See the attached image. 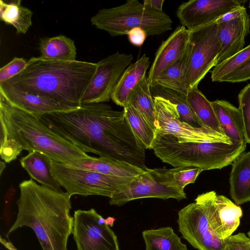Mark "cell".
Listing matches in <instances>:
<instances>
[{"label":"cell","mask_w":250,"mask_h":250,"mask_svg":"<svg viewBox=\"0 0 250 250\" xmlns=\"http://www.w3.org/2000/svg\"><path fill=\"white\" fill-rule=\"evenodd\" d=\"M40 119L83 151L125 162L146 171L145 147L137 138L125 111L103 103L81 104L50 113Z\"/></svg>","instance_id":"cell-1"},{"label":"cell","mask_w":250,"mask_h":250,"mask_svg":"<svg viewBox=\"0 0 250 250\" xmlns=\"http://www.w3.org/2000/svg\"><path fill=\"white\" fill-rule=\"evenodd\" d=\"M0 155L6 163L23 150L35 151L64 164L91 156L55 132L40 119L11 104L0 93Z\"/></svg>","instance_id":"cell-2"},{"label":"cell","mask_w":250,"mask_h":250,"mask_svg":"<svg viewBox=\"0 0 250 250\" xmlns=\"http://www.w3.org/2000/svg\"><path fill=\"white\" fill-rule=\"evenodd\" d=\"M16 220L7 233L28 227L35 232L42 250H67L73 218L70 215L71 196L39 185L33 179L19 185Z\"/></svg>","instance_id":"cell-3"},{"label":"cell","mask_w":250,"mask_h":250,"mask_svg":"<svg viewBox=\"0 0 250 250\" xmlns=\"http://www.w3.org/2000/svg\"><path fill=\"white\" fill-rule=\"evenodd\" d=\"M96 67L97 63L91 62L32 57L21 72L0 84L52 99L73 109L81 105Z\"/></svg>","instance_id":"cell-4"},{"label":"cell","mask_w":250,"mask_h":250,"mask_svg":"<svg viewBox=\"0 0 250 250\" xmlns=\"http://www.w3.org/2000/svg\"><path fill=\"white\" fill-rule=\"evenodd\" d=\"M152 149L163 162L176 167L189 166L202 170L221 169L231 164L243 152L240 144L179 142L169 134L156 133Z\"/></svg>","instance_id":"cell-5"},{"label":"cell","mask_w":250,"mask_h":250,"mask_svg":"<svg viewBox=\"0 0 250 250\" xmlns=\"http://www.w3.org/2000/svg\"><path fill=\"white\" fill-rule=\"evenodd\" d=\"M90 21L97 28L107 32L112 37L127 35L136 27L145 30L147 36L159 35L171 30L172 23L170 17L163 11L155 10L137 0L101 9Z\"/></svg>","instance_id":"cell-6"},{"label":"cell","mask_w":250,"mask_h":250,"mask_svg":"<svg viewBox=\"0 0 250 250\" xmlns=\"http://www.w3.org/2000/svg\"><path fill=\"white\" fill-rule=\"evenodd\" d=\"M218 24L212 22L189 30L187 59L183 78L185 90L198 87L210 69L217 65L220 45Z\"/></svg>","instance_id":"cell-7"},{"label":"cell","mask_w":250,"mask_h":250,"mask_svg":"<svg viewBox=\"0 0 250 250\" xmlns=\"http://www.w3.org/2000/svg\"><path fill=\"white\" fill-rule=\"evenodd\" d=\"M52 172L61 187L71 196L100 195L109 197L133 178L102 174L78 168L51 160Z\"/></svg>","instance_id":"cell-8"},{"label":"cell","mask_w":250,"mask_h":250,"mask_svg":"<svg viewBox=\"0 0 250 250\" xmlns=\"http://www.w3.org/2000/svg\"><path fill=\"white\" fill-rule=\"evenodd\" d=\"M145 198H174L180 201L187 196L184 189L170 176L167 169L147 168L119 188L110 198L109 204L120 206L132 200Z\"/></svg>","instance_id":"cell-9"},{"label":"cell","mask_w":250,"mask_h":250,"mask_svg":"<svg viewBox=\"0 0 250 250\" xmlns=\"http://www.w3.org/2000/svg\"><path fill=\"white\" fill-rule=\"evenodd\" d=\"M72 233L77 250H120L116 235L94 208L75 211Z\"/></svg>","instance_id":"cell-10"},{"label":"cell","mask_w":250,"mask_h":250,"mask_svg":"<svg viewBox=\"0 0 250 250\" xmlns=\"http://www.w3.org/2000/svg\"><path fill=\"white\" fill-rule=\"evenodd\" d=\"M157 128L156 133L169 134L176 137L179 142H223L232 144L226 136L206 128H195L181 121L175 106L168 101L153 97Z\"/></svg>","instance_id":"cell-11"},{"label":"cell","mask_w":250,"mask_h":250,"mask_svg":"<svg viewBox=\"0 0 250 250\" xmlns=\"http://www.w3.org/2000/svg\"><path fill=\"white\" fill-rule=\"evenodd\" d=\"M133 59L132 54L117 51L97 62L95 73L81 98V104L109 101L120 77Z\"/></svg>","instance_id":"cell-12"},{"label":"cell","mask_w":250,"mask_h":250,"mask_svg":"<svg viewBox=\"0 0 250 250\" xmlns=\"http://www.w3.org/2000/svg\"><path fill=\"white\" fill-rule=\"evenodd\" d=\"M194 201L178 212L177 222L183 237L198 250H228L225 239L215 233L201 206Z\"/></svg>","instance_id":"cell-13"},{"label":"cell","mask_w":250,"mask_h":250,"mask_svg":"<svg viewBox=\"0 0 250 250\" xmlns=\"http://www.w3.org/2000/svg\"><path fill=\"white\" fill-rule=\"evenodd\" d=\"M195 200L201 206L209 225L220 238L230 236L238 227L242 210L225 196L217 195L211 191L199 195Z\"/></svg>","instance_id":"cell-14"},{"label":"cell","mask_w":250,"mask_h":250,"mask_svg":"<svg viewBox=\"0 0 250 250\" xmlns=\"http://www.w3.org/2000/svg\"><path fill=\"white\" fill-rule=\"evenodd\" d=\"M244 0H190L182 3L176 16L183 26L189 30L215 21L217 19L243 5Z\"/></svg>","instance_id":"cell-15"},{"label":"cell","mask_w":250,"mask_h":250,"mask_svg":"<svg viewBox=\"0 0 250 250\" xmlns=\"http://www.w3.org/2000/svg\"><path fill=\"white\" fill-rule=\"evenodd\" d=\"M189 30L179 26L158 49L148 73L147 80L151 87L160 74L178 60L187 50Z\"/></svg>","instance_id":"cell-16"},{"label":"cell","mask_w":250,"mask_h":250,"mask_svg":"<svg viewBox=\"0 0 250 250\" xmlns=\"http://www.w3.org/2000/svg\"><path fill=\"white\" fill-rule=\"evenodd\" d=\"M218 24L220 50L217 64L244 48L245 38L250 32V19L246 13L239 18Z\"/></svg>","instance_id":"cell-17"},{"label":"cell","mask_w":250,"mask_h":250,"mask_svg":"<svg viewBox=\"0 0 250 250\" xmlns=\"http://www.w3.org/2000/svg\"><path fill=\"white\" fill-rule=\"evenodd\" d=\"M0 93L13 105L39 119L46 114L70 110L52 99L1 84Z\"/></svg>","instance_id":"cell-18"},{"label":"cell","mask_w":250,"mask_h":250,"mask_svg":"<svg viewBox=\"0 0 250 250\" xmlns=\"http://www.w3.org/2000/svg\"><path fill=\"white\" fill-rule=\"evenodd\" d=\"M149 64V58L145 54L125 69L111 95L114 103L123 107L126 105L132 91L146 76Z\"/></svg>","instance_id":"cell-19"},{"label":"cell","mask_w":250,"mask_h":250,"mask_svg":"<svg viewBox=\"0 0 250 250\" xmlns=\"http://www.w3.org/2000/svg\"><path fill=\"white\" fill-rule=\"evenodd\" d=\"M230 195L236 205L250 201V151L243 152L232 163Z\"/></svg>","instance_id":"cell-20"},{"label":"cell","mask_w":250,"mask_h":250,"mask_svg":"<svg viewBox=\"0 0 250 250\" xmlns=\"http://www.w3.org/2000/svg\"><path fill=\"white\" fill-rule=\"evenodd\" d=\"M65 165L121 177L133 178L146 171L128 163L102 156H91L89 158Z\"/></svg>","instance_id":"cell-21"},{"label":"cell","mask_w":250,"mask_h":250,"mask_svg":"<svg viewBox=\"0 0 250 250\" xmlns=\"http://www.w3.org/2000/svg\"><path fill=\"white\" fill-rule=\"evenodd\" d=\"M211 102L225 135L232 144L246 142L242 116L239 108L225 100H216Z\"/></svg>","instance_id":"cell-22"},{"label":"cell","mask_w":250,"mask_h":250,"mask_svg":"<svg viewBox=\"0 0 250 250\" xmlns=\"http://www.w3.org/2000/svg\"><path fill=\"white\" fill-rule=\"evenodd\" d=\"M51 160L48 156L35 151H29L20 161L21 167L31 178L42 185L55 191L63 192L51 170Z\"/></svg>","instance_id":"cell-23"},{"label":"cell","mask_w":250,"mask_h":250,"mask_svg":"<svg viewBox=\"0 0 250 250\" xmlns=\"http://www.w3.org/2000/svg\"><path fill=\"white\" fill-rule=\"evenodd\" d=\"M187 98L190 107L204 127L225 136L212 102L207 99L198 87L188 89Z\"/></svg>","instance_id":"cell-24"},{"label":"cell","mask_w":250,"mask_h":250,"mask_svg":"<svg viewBox=\"0 0 250 250\" xmlns=\"http://www.w3.org/2000/svg\"><path fill=\"white\" fill-rule=\"evenodd\" d=\"M41 58L50 61H75L76 48L74 42L64 35L46 37L39 42Z\"/></svg>","instance_id":"cell-25"},{"label":"cell","mask_w":250,"mask_h":250,"mask_svg":"<svg viewBox=\"0 0 250 250\" xmlns=\"http://www.w3.org/2000/svg\"><path fill=\"white\" fill-rule=\"evenodd\" d=\"M150 90L153 97H161L172 104L175 106L181 121L195 128H205L190 107L187 95L158 85L150 87Z\"/></svg>","instance_id":"cell-26"},{"label":"cell","mask_w":250,"mask_h":250,"mask_svg":"<svg viewBox=\"0 0 250 250\" xmlns=\"http://www.w3.org/2000/svg\"><path fill=\"white\" fill-rule=\"evenodd\" d=\"M33 12L21 5V0L6 2L0 0V19L5 23L12 25L17 34H25L32 25Z\"/></svg>","instance_id":"cell-27"},{"label":"cell","mask_w":250,"mask_h":250,"mask_svg":"<svg viewBox=\"0 0 250 250\" xmlns=\"http://www.w3.org/2000/svg\"><path fill=\"white\" fill-rule=\"evenodd\" d=\"M128 102L139 112L156 131L157 121L154 101L146 76L132 91Z\"/></svg>","instance_id":"cell-28"},{"label":"cell","mask_w":250,"mask_h":250,"mask_svg":"<svg viewBox=\"0 0 250 250\" xmlns=\"http://www.w3.org/2000/svg\"><path fill=\"white\" fill-rule=\"evenodd\" d=\"M146 250H188L185 244L169 227L143 231Z\"/></svg>","instance_id":"cell-29"},{"label":"cell","mask_w":250,"mask_h":250,"mask_svg":"<svg viewBox=\"0 0 250 250\" xmlns=\"http://www.w3.org/2000/svg\"><path fill=\"white\" fill-rule=\"evenodd\" d=\"M124 110L135 135L146 149H152L156 131L129 102L124 107Z\"/></svg>","instance_id":"cell-30"},{"label":"cell","mask_w":250,"mask_h":250,"mask_svg":"<svg viewBox=\"0 0 250 250\" xmlns=\"http://www.w3.org/2000/svg\"><path fill=\"white\" fill-rule=\"evenodd\" d=\"M187 59V48L184 54L178 60L160 74L151 86L158 85L187 95V91L183 84Z\"/></svg>","instance_id":"cell-31"},{"label":"cell","mask_w":250,"mask_h":250,"mask_svg":"<svg viewBox=\"0 0 250 250\" xmlns=\"http://www.w3.org/2000/svg\"><path fill=\"white\" fill-rule=\"evenodd\" d=\"M250 61V44L233 56L221 62L211 72L213 82H224L231 73Z\"/></svg>","instance_id":"cell-32"},{"label":"cell","mask_w":250,"mask_h":250,"mask_svg":"<svg viewBox=\"0 0 250 250\" xmlns=\"http://www.w3.org/2000/svg\"><path fill=\"white\" fill-rule=\"evenodd\" d=\"M202 171L199 167L189 166L167 169V172L170 176L179 187L183 189L188 184L194 183Z\"/></svg>","instance_id":"cell-33"},{"label":"cell","mask_w":250,"mask_h":250,"mask_svg":"<svg viewBox=\"0 0 250 250\" xmlns=\"http://www.w3.org/2000/svg\"><path fill=\"white\" fill-rule=\"evenodd\" d=\"M238 99V108L243 124L245 141L246 143L250 144V83L240 91Z\"/></svg>","instance_id":"cell-34"},{"label":"cell","mask_w":250,"mask_h":250,"mask_svg":"<svg viewBox=\"0 0 250 250\" xmlns=\"http://www.w3.org/2000/svg\"><path fill=\"white\" fill-rule=\"evenodd\" d=\"M27 62L22 58L14 57L12 61L0 69V83H3L21 72Z\"/></svg>","instance_id":"cell-35"},{"label":"cell","mask_w":250,"mask_h":250,"mask_svg":"<svg viewBox=\"0 0 250 250\" xmlns=\"http://www.w3.org/2000/svg\"><path fill=\"white\" fill-rule=\"evenodd\" d=\"M228 250H249L250 238L244 233L231 235L225 239Z\"/></svg>","instance_id":"cell-36"},{"label":"cell","mask_w":250,"mask_h":250,"mask_svg":"<svg viewBox=\"0 0 250 250\" xmlns=\"http://www.w3.org/2000/svg\"><path fill=\"white\" fill-rule=\"evenodd\" d=\"M250 80V61L230 74L224 81L229 83H240Z\"/></svg>","instance_id":"cell-37"},{"label":"cell","mask_w":250,"mask_h":250,"mask_svg":"<svg viewBox=\"0 0 250 250\" xmlns=\"http://www.w3.org/2000/svg\"><path fill=\"white\" fill-rule=\"evenodd\" d=\"M128 40L134 45L141 46L146 40L147 34L140 27H136L129 30L127 34Z\"/></svg>","instance_id":"cell-38"},{"label":"cell","mask_w":250,"mask_h":250,"mask_svg":"<svg viewBox=\"0 0 250 250\" xmlns=\"http://www.w3.org/2000/svg\"><path fill=\"white\" fill-rule=\"evenodd\" d=\"M246 13V8L241 5L223 15L214 22L217 24L226 22L239 18Z\"/></svg>","instance_id":"cell-39"},{"label":"cell","mask_w":250,"mask_h":250,"mask_svg":"<svg viewBox=\"0 0 250 250\" xmlns=\"http://www.w3.org/2000/svg\"><path fill=\"white\" fill-rule=\"evenodd\" d=\"M165 0H145L143 3L146 5L153 9L163 11V5Z\"/></svg>","instance_id":"cell-40"},{"label":"cell","mask_w":250,"mask_h":250,"mask_svg":"<svg viewBox=\"0 0 250 250\" xmlns=\"http://www.w3.org/2000/svg\"><path fill=\"white\" fill-rule=\"evenodd\" d=\"M248 235L249 237L250 238V230L248 232Z\"/></svg>","instance_id":"cell-41"},{"label":"cell","mask_w":250,"mask_h":250,"mask_svg":"<svg viewBox=\"0 0 250 250\" xmlns=\"http://www.w3.org/2000/svg\"><path fill=\"white\" fill-rule=\"evenodd\" d=\"M249 8H250V1L249 2Z\"/></svg>","instance_id":"cell-42"},{"label":"cell","mask_w":250,"mask_h":250,"mask_svg":"<svg viewBox=\"0 0 250 250\" xmlns=\"http://www.w3.org/2000/svg\"><path fill=\"white\" fill-rule=\"evenodd\" d=\"M249 250H250V246H249Z\"/></svg>","instance_id":"cell-43"}]
</instances>
